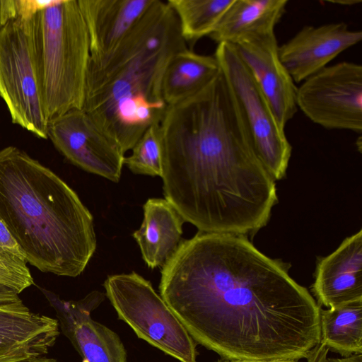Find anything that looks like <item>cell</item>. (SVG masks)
I'll use <instances>...</instances> for the list:
<instances>
[{
	"label": "cell",
	"instance_id": "1",
	"mask_svg": "<svg viewBox=\"0 0 362 362\" xmlns=\"http://www.w3.org/2000/svg\"><path fill=\"white\" fill-rule=\"evenodd\" d=\"M160 296L194 341L228 361L317 355L320 308L244 235L199 231L163 266Z\"/></svg>",
	"mask_w": 362,
	"mask_h": 362
},
{
	"label": "cell",
	"instance_id": "2",
	"mask_svg": "<svg viewBox=\"0 0 362 362\" xmlns=\"http://www.w3.org/2000/svg\"><path fill=\"white\" fill-rule=\"evenodd\" d=\"M165 198L199 231L245 235L265 226L278 202L221 73L168 106L160 122Z\"/></svg>",
	"mask_w": 362,
	"mask_h": 362
},
{
	"label": "cell",
	"instance_id": "3",
	"mask_svg": "<svg viewBox=\"0 0 362 362\" xmlns=\"http://www.w3.org/2000/svg\"><path fill=\"white\" fill-rule=\"evenodd\" d=\"M0 218L27 262L76 277L96 249L93 217L49 168L15 146L0 150Z\"/></svg>",
	"mask_w": 362,
	"mask_h": 362
},
{
	"label": "cell",
	"instance_id": "4",
	"mask_svg": "<svg viewBox=\"0 0 362 362\" xmlns=\"http://www.w3.org/2000/svg\"><path fill=\"white\" fill-rule=\"evenodd\" d=\"M184 49L152 33L127 59L88 79L82 109L123 153L162 120L168 107L163 73L170 58Z\"/></svg>",
	"mask_w": 362,
	"mask_h": 362
},
{
	"label": "cell",
	"instance_id": "5",
	"mask_svg": "<svg viewBox=\"0 0 362 362\" xmlns=\"http://www.w3.org/2000/svg\"><path fill=\"white\" fill-rule=\"evenodd\" d=\"M42 95L47 121L83 108L89 38L78 0H60L36 16Z\"/></svg>",
	"mask_w": 362,
	"mask_h": 362
},
{
	"label": "cell",
	"instance_id": "6",
	"mask_svg": "<svg viewBox=\"0 0 362 362\" xmlns=\"http://www.w3.org/2000/svg\"><path fill=\"white\" fill-rule=\"evenodd\" d=\"M36 16L16 18L0 30V97L11 121L47 139L36 37Z\"/></svg>",
	"mask_w": 362,
	"mask_h": 362
},
{
	"label": "cell",
	"instance_id": "7",
	"mask_svg": "<svg viewBox=\"0 0 362 362\" xmlns=\"http://www.w3.org/2000/svg\"><path fill=\"white\" fill-rule=\"evenodd\" d=\"M103 286L119 319L139 338L180 362H197L194 339L150 281L132 272L110 275Z\"/></svg>",
	"mask_w": 362,
	"mask_h": 362
},
{
	"label": "cell",
	"instance_id": "8",
	"mask_svg": "<svg viewBox=\"0 0 362 362\" xmlns=\"http://www.w3.org/2000/svg\"><path fill=\"white\" fill-rule=\"evenodd\" d=\"M214 55L234 95L257 158L274 181L284 178L292 151L284 128L235 46L218 43Z\"/></svg>",
	"mask_w": 362,
	"mask_h": 362
},
{
	"label": "cell",
	"instance_id": "9",
	"mask_svg": "<svg viewBox=\"0 0 362 362\" xmlns=\"http://www.w3.org/2000/svg\"><path fill=\"white\" fill-rule=\"evenodd\" d=\"M298 108L328 129L362 132V66L342 62L327 66L297 88Z\"/></svg>",
	"mask_w": 362,
	"mask_h": 362
},
{
	"label": "cell",
	"instance_id": "10",
	"mask_svg": "<svg viewBox=\"0 0 362 362\" xmlns=\"http://www.w3.org/2000/svg\"><path fill=\"white\" fill-rule=\"evenodd\" d=\"M47 138L76 166L112 182L119 181L124 153L83 109L49 120Z\"/></svg>",
	"mask_w": 362,
	"mask_h": 362
},
{
	"label": "cell",
	"instance_id": "11",
	"mask_svg": "<svg viewBox=\"0 0 362 362\" xmlns=\"http://www.w3.org/2000/svg\"><path fill=\"white\" fill-rule=\"evenodd\" d=\"M42 291L56 312L59 329L82 362H127V351L117 334L90 316L104 301L105 293L93 291L81 300H64L49 291Z\"/></svg>",
	"mask_w": 362,
	"mask_h": 362
},
{
	"label": "cell",
	"instance_id": "12",
	"mask_svg": "<svg viewBox=\"0 0 362 362\" xmlns=\"http://www.w3.org/2000/svg\"><path fill=\"white\" fill-rule=\"evenodd\" d=\"M361 39V30H350L344 22L305 25L279 46V55L293 81L302 83Z\"/></svg>",
	"mask_w": 362,
	"mask_h": 362
},
{
	"label": "cell",
	"instance_id": "13",
	"mask_svg": "<svg viewBox=\"0 0 362 362\" xmlns=\"http://www.w3.org/2000/svg\"><path fill=\"white\" fill-rule=\"evenodd\" d=\"M234 45L269 103L277 121L285 129L298 111V87L279 58L275 33L247 39Z\"/></svg>",
	"mask_w": 362,
	"mask_h": 362
},
{
	"label": "cell",
	"instance_id": "14",
	"mask_svg": "<svg viewBox=\"0 0 362 362\" xmlns=\"http://www.w3.org/2000/svg\"><path fill=\"white\" fill-rule=\"evenodd\" d=\"M155 0H78L89 38L88 66L108 58L133 33Z\"/></svg>",
	"mask_w": 362,
	"mask_h": 362
},
{
	"label": "cell",
	"instance_id": "15",
	"mask_svg": "<svg viewBox=\"0 0 362 362\" xmlns=\"http://www.w3.org/2000/svg\"><path fill=\"white\" fill-rule=\"evenodd\" d=\"M59 334L57 319L32 312L22 300L0 305V362L44 356Z\"/></svg>",
	"mask_w": 362,
	"mask_h": 362
},
{
	"label": "cell",
	"instance_id": "16",
	"mask_svg": "<svg viewBox=\"0 0 362 362\" xmlns=\"http://www.w3.org/2000/svg\"><path fill=\"white\" fill-rule=\"evenodd\" d=\"M312 291L328 308L362 302L361 230L318 262Z\"/></svg>",
	"mask_w": 362,
	"mask_h": 362
},
{
	"label": "cell",
	"instance_id": "17",
	"mask_svg": "<svg viewBox=\"0 0 362 362\" xmlns=\"http://www.w3.org/2000/svg\"><path fill=\"white\" fill-rule=\"evenodd\" d=\"M185 219L165 199L151 198L144 205V218L133 233L151 269L163 266L177 250Z\"/></svg>",
	"mask_w": 362,
	"mask_h": 362
},
{
	"label": "cell",
	"instance_id": "18",
	"mask_svg": "<svg viewBox=\"0 0 362 362\" xmlns=\"http://www.w3.org/2000/svg\"><path fill=\"white\" fill-rule=\"evenodd\" d=\"M288 0H233L213 33L217 42H238L274 33Z\"/></svg>",
	"mask_w": 362,
	"mask_h": 362
},
{
	"label": "cell",
	"instance_id": "19",
	"mask_svg": "<svg viewBox=\"0 0 362 362\" xmlns=\"http://www.w3.org/2000/svg\"><path fill=\"white\" fill-rule=\"evenodd\" d=\"M214 55L197 54L189 48L168 60L161 79V94L168 106L184 101L201 92L220 74Z\"/></svg>",
	"mask_w": 362,
	"mask_h": 362
},
{
	"label": "cell",
	"instance_id": "20",
	"mask_svg": "<svg viewBox=\"0 0 362 362\" xmlns=\"http://www.w3.org/2000/svg\"><path fill=\"white\" fill-rule=\"evenodd\" d=\"M320 345L341 356L362 354V302L320 309Z\"/></svg>",
	"mask_w": 362,
	"mask_h": 362
},
{
	"label": "cell",
	"instance_id": "21",
	"mask_svg": "<svg viewBox=\"0 0 362 362\" xmlns=\"http://www.w3.org/2000/svg\"><path fill=\"white\" fill-rule=\"evenodd\" d=\"M233 0H168L187 44L209 36Z\"/></svg>",
	"mask_w": 362,
	"mask_h": 362
},
{
	"label": "cell",
	"instance_id": "22",
	"mask_svg": "<svg viewBox=\"0 0 362 362\" xmlns=\"http://www.w3.org/2000/svg\"><path fill=\"white\" fill-rule=\"evenodd\" d=\"M125 157L124 165L135 174L161 176L160 124L150 127Z\"/></svg>",
	"mask_w": 362,
	"mask_h": 362
},
{
	"label": "cell",
	"instance_id": "23",
	"mask_svg": "<svg viewBox=\"0 0 362 362\" xmlns=\"http://www.w3.org/2000/svg\"><path fill=\"white\" fill-rule=\"evenodd\" d=\"M27 262L0 248V283L18 294L34 284Z\"/></svg>",
	"mask_w": 362,
	"mask_h": 362
},
{
	"label": "cell",
	"instance_id": "24",
	"mask_svg": "<svg viewBox=\"0 0 362 362\" xmlns=\"http://www.w3.org/2000/svg\"><path fill=\"white\" fill-rule=\"evenodd\" d=\"M60 0H16L17 16L30 20L40 11L57 4Z\"/></svg>",
	"mask_w": 362,
	"mask_h": 362
},
{
	"label": "cell",
	"instance_id": "25",
	"mask_svg": "<svg viewBox=\"0 0 362 362\" xmlns=\"http://www.w3.org/2000/svg\"><path fill=\"white\" fill-rule=\"evenodd\" d=\"M0 248L25 260L18 245L11 235L3 221L0 218ZM26 261V260H25Z\"/></svg>",
	"mask_w": 362,
	"mask_h": 362
},
{
	"label": "cell",
	"instance_id": "26",
	"mask_svg": "<svg viewBox=\"0 0 362 362\" xmlns=\"http://www.w3.org/2000/svg\"><path fill=\"white\" fill-rule=\"evenodd\" d=\"M16 18H18L16 0H0V30Z\"/></svg>",
	"mask_w": 362,
	"mask_h": 362
},
{
	"label": "cell",
	"instance_id": "27",
	"mask_svg": "<svg viewBox=\"0 0 362 362\" xmlns=\"http://www.w3.org/2000/svg\"><path fill=\"white\" fill-rule=\"evenodd\" d=\"M22 300L18 293L10 287L0 283V305L14 303Z\"/></svg>",
	"mask_w": 362,
	"mask_h": 362
},
{
	"label": "cell",
	"instance_id": "28",
	"mask_svg": "<svg viewBox=\"0 0 362 362\" xmlns=\"http://www.w3.org/2000/svg\"><path fill=\"white\" fill-rule=\"evenodd\" d=\"M322 362H362V354H354L342 358H329Z\"/></svg>",
	"mask_w": 362,
	"mask_h": 362
},
{
	"label": "cell",
	"instance_id": "29",
	"mask_svg": "<svg viewBox=\"0 0 362 362\" xmlns=\"http://www.w3.org/2000/svg\"><path fill=\"white\" fill-rule=\"evenodd\" d=\"M329 2H330L332 4H339L341 6H354L358 3H361V0H345V1L340 0V1H329Z\"/></svg>",
	"mask_w": 362,
	"mask_h": 362
},
{
	"label": "cell",
	"instance_id": "30",
	"mask_svg": "<svg viewBox=\"0 0 362 362\" xmlns=\"http://www.w3.org/2000/svg\"><path fill=\"white\" fill-rule=\"evenodd\" d=\"M25 362H58L54 358H47L46 356H40L35 358L30 359Z\"/></svg>",
	"mask_w": 362,
	"mask_h": 362
},
{
	"label": "cell",
	"instance_id": "31",
	"mask_svg": "<svg viewBox=\"0 0 362 362\" xmlns=\"http://www.w3.org/2000/svg\"><path fill=\"white\" fill-rule=\"evenodd\" d=\"M223 362H298L297 361H226Z\"/></svg>",
	"mask_w": 362,
	"mask_h": 362
}]
</instances>
